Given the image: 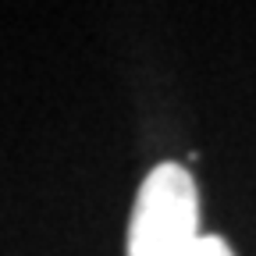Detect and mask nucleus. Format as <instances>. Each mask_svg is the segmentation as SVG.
<instances>
[{
	"mask_svg": "<svg viewBox=\"0 0 256 256\" xmlns=\"http://www.w3.org/2000/svg\"><path fill=\"white\" fill-rule=\"evenodd\" d=\"M192 256H232V249L224 246L220 238H200V246H196Z\"/></svg>",
	"mask_w": 256,
	"mask_h": 256,
	"instance_id": "2",
	"label": "nucleus"
},
{
	"mask_svg": "<svg viewBox=\"0 0 256 256\" xmlns=\"http://www.w3.org/2000/svg\"><path fill=\"white\" fill-rule=\"evenodd\" d=\"M196 235V185L178 164H160L139 188L128 256H192Z\"/></svg>",
	"mask_w": 256,
	"mask_h": 256,
	"instance_id": "1",
	"label": "nucleus"
}]
</instances>
